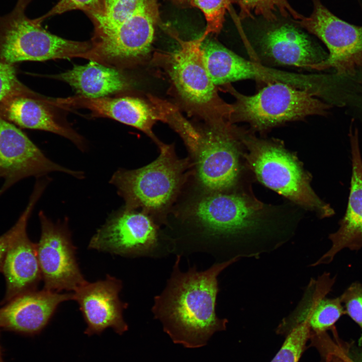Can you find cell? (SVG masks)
I'll return each mask as SVG.
<instances>
[{"instance_id": "obj_12", "label": "cell", "mask_w": 362, "mask_h": 362, "mask_svg": "<svg viewBox=\"0 0 362 362\" xmlns=\"http://www.w3.org/2000/svg\"><path fill=\"white\" fill-rule=\"evenodd\" d=\"M156 226L144 213L124 208L112 214L90 239L88 248L120 255H137L152 249Z\"/></svg>"}, {"instance_id": "obj_8", "label": "cell", "mask_w": 362, "mask_h": 362, "mask_svg": "<svg viewBox=\"0 0 362 362\" xmlns=\"http://www.w3.org/2000/svg\"><path fill=\"white\" fill-rule=\"evenodd\" d=\"M277 21L269 22L257 32L254 46L248 49L251 60L269 67L290 66L314 70L326 59L328 53L299 25L294 21Z\"/></svg>"}, {"instance_id": "obj_5", "label": "cell", "mask_w": 362, "mask_h": 362, "mask_svg": "<svg viewBox=\"0 0 362 362\" xmlns=\"http://www.w3.org/2000/svg\"><path fill=\"white\" fill-rule=\"evenodd\" d=\"M160 154L141 168L116 171L110 179L125 202V209L146 211L163 209L172 201L183 181L186 161L178 159L172 148L160 145Z\"/></svg>"}, {"instance_id": "obj_24", "label": "cell", "mask_w": 362, "mask_h": 362, "mask_svg": "<svg viewBox=\"0 0 362 362\" xmlns=\"http://www.w3.org/2000/svg\"><path fill=\"white\" fill-rule=\"evenodd\" d=\"M147 0H103L102 12L91 16L95 31L100 32L113 28L131 15Z\"/></svg>"}, {"instance_id": "obj_11", "label": "cell", "mask_w": 362, "mask_h": 362, "mask_svg": "<svg viewBox=\"0 0 362 362\" xmlns=\"http://www.w3.org/2000/svg\"><path fill=\"white\" fill-rule=\"evenodd\" d=\"M53 171L77 178L83 176L81 171L68 169L50 160L23 132L0 116V178L4 179L0 196L24 178L39 177Z\"/></svg>"}, {"instance_id": "obj_16", "label": "cell", "mask_w": 362, "mask_h": 362, "mask_svg": "<svg viewBox=\"0 0 362 362\" xmlns=\"http://www.w3.org/2000/svg\"><path fill=\"white\" fill-rule=\"evenodd\" d=\"M73 300V294L45 289L29 291L10 300L0 308V328L34 335L47 325L58 305Z\"/></svg>"}, {"instance_id": "obj_13", "label": "cell", "mask_w": 362, "mask_h": 362, "mask_svg": "<svg viewBox=\"0 0 362 362\" xmlns=\"http://www.w3.org/2000/svg\"><path fill=\"white\" fill-rule=\"evenodd\" d=\"M121 288L120 280L108 275L104 280L86 282L74 291L73 300L78 303L87 324L84 334H100L108 328L119 335L128 330L123 317L127 305L119 298Z\"/></svg>"}, {"instance_id": "obj_7", "label": "cell", "mask_w": 362, "mask_h": 362, "mask_svg": "<svg viewBox=\"0 0 362 362\" xmlns=\"http://www.w3.org/2000/svg\"><path fill=\"white\" fill-rule=\"evenodd\" d=\"M154 34L148 1L117 26L95 32L84 58L118 68L149 52Z\"/></svg>"}, {"instance_id": "obj_18", "label": "cell", "mask_w": 362, "mask_h": 362, "mask_svg": "<svg viewBox=\"0 0 362 362\" xmlns=\"http://www.w3.org/2000/svg\"><path fill=\"white\" fill-rule=\"evenodd\" d=\"M201 39L185 42L171 56L170 77L180 95L197 105L209 102L215 95V85L204 64Z\"/></svg>"}, {"instance_id": "obj_2", "label": "cell", "mask_w": 362, "mask_h": 362, "mask_svg": "<svg viewBox=\"0 0 362 362\" xmlns=\"http://www.w3.org/2000/svg\"><path fill=\"white\" fill-rule=\"evenodd\" d=\"M240 139L245 149L242 154L261 183L298 205L315 211L321 218L334 214L333 208L314 192L309 174L282 141L257 138L250 131L243 129Z\"/></svg>"}, {"instance_id": "obj_14", "label": "cell", "mask_w": 362, "mask_h": 362, "mask_svg": "<svg viewBox=\"0 0 362 362\" xmlns=\"http://www.w3.org/2000/svg\"><path fill=\"white\" fill-rule=\"evenodd\" d=\"M335 278L325 273L317 279H311L302 299L296 308L284 318L277 331L288 334L297 325L308 323L311 332L318 334L332 327L345 314L340 297L330 298L327 295L331 291Z\"/></svg>"}, {"instance_id": "obj_32", "label": "cell", "mask_w": 362, "mask_h": 362, "mask_svg": "<svg viewBox=\"0 0 362 362\" xmlns=\"http://www.w3.org/2000/svg\"><path fill=\"white\" fill-rule=\"evenodd\" d=\"M360 362H362V358H361V360H360Z\"/></svg>"}, {"instance_id": "obj_6", "label": "cell", "mask_w": 362, "mask_h": 362, "mask_svg": "<svg viewBox=\"0 0 362 362\" xmlns=\"http://www.w3.org/2000/svg\"><path fill=\"white\" fill-rule=\"evenodd\" d=\"M309 17L295 22L317 36L328 50L326 60L314 70L332 68L339 76H353L362 69V26L350 24L336 17L320 0H312Z\"/></svg>"}, {"instance_id": "obj_26", "label": "cell", "mask_w": 362, "mask_h": 362, "mask_svg": "<svg viewBox=\"0 0 362 362\" xmlns=\"http://www.w3.org/2000/svg\"><path fill=\"white\" fill-rule=\"evenodd\" d=\"M35 188L26 208L17 222L0 236V266H2L7 252L14 240L24 229L26 228L28 220L35 205L43 192L39 187Z\"/></svg>"}, {"instance_id": "obj_29", "label": "cell", "mask_w": 362, "mask_h": 362, "mask_svg": "<svg viewBox=\"0 0 362 362\" xmlns=\"http://www.w3.org/2000/svg\"><path fill=\"white\" fill-rule=\"evenodd\" d=\"M103 9V0H60L51 10L38 18L42 22L45 19L74 10L83 11L90 16L101 13Z\"/></svg>"}, {"instance_id": "obj_22", "label": "cell", "mask_w": 362, "mask_h": 362, "mask_svg": "<svg viewBox=\"0 0 362 362\" xmlns=\"http://www.w3.org/2000/svg\"><path fill=\"white\" fill-rule=\"evenodd\" d=\"M52 78L70 85L77 95L89 98L108 97L126 90L129 83L120 69L90 61L76 65Z\"/></svg>"}, {"instance_id": "obj_9", "label": "cell", "mask_w": 362, "mask_h": 362, "mask_svg": "<svg viewBox=\"0 0 362 362\" xmlns=\"http://www.w3.org/2000/svg\"><path fill=\"white\" fill-rule=\"evenodd\" d=\"M240 129L225 123L200 134L196 152L198 177L205 189L223 192L236 183L240 171Z\"/></svg>"}, {"instance_id": "obj_28", "label": "cell", "mask_w": 362, "mask_h": 362, "mask_svg": "<svg viewBox=\"0 0 362 362\" xmlns=\"http://www.w3.org/2000/svg\"><path fill=\"white\" fill-rule=\"evenodd\" d=\"M339 297L345 314L359 325L362 331V283H352ZM358 342L361 345L362 333Z\"/></svg>"}, {"instance_id": "obj_27", "label": "cell", "mask_w": 362, "mask_h": 362, "mask_svg": "<svg viewBox=\"0 0 362 362\" xmlns=\"http://www.w3.org/2000/svg\"><path fill=\"white\" fill-rule=\"evenodd\" d=\"M192 1L204 13L209 29L215 32L221 29L226 10L233 2V0Z\"/></svg>"}, {"instance_id": "obj_30", "label": "cell", "mask_w": 362, "mask_h": 362, "mask_svg": "<svg viewBox=\"0 0 362 362\" xmlns=\"http://www.w3.org/2000/svg\"><path fill=\"white\" fill-rule=\"evenodd\" d=\"M11 64L0 60V106L16 94L24 93Z\"/></svg>"}, {"instance_id": "obj_10", "label": "cell", "mask_w": 362, "mask_h": 362, "mask_svg": "<svg viewBox=\"0 0 362 362\" xmlns=\"http://www.w3.org/2000/svg\"><path fill=\"white\" fill-rule=\"evenodd\" d=\"M39 217L41 234L36 248L44 289L74 291L86 281L78 267L67 226L53 223L42 212Z\"/></svg>"}, {"instance_id": "obj_31", "label": "cell", "mask_w": 362, "mask_h": 362, "mask_svg": "<svg viewBox=\"0 0 362 362\" xmlns=\"http://www.w3.org/2000/svg\"><path fill=\"white\" fill-rule=\"evenodd\" d=\"M0 362H5L3 357V353L2 351V348L0 345Z\"/></svg>"}, {"instance_id": "obj_1", "label": "cell", "mask_w": 362, "mask_h": 362, "mask_svg": "<svg viewBox=\"0 0 362 362\" xmlns=\"http://www.w3.org/2000/svg\"><path fill=\"white\" fill-rule=\"evenodd\" d=\"M234 257L198 272L178 269L179 257L163 292L155 298V317L172 341L189 348L206 345L216 332L224 330L228 321L215 312L219 291L217 278L226 268L237 261Z\"/></svg>"}, {"instance_id": "obj_23", "label": "cell", "mask_w": 362, "mask_h": 362, "mask_svg": "<svg viewBox=\"0 0 362 362\" xmlns=\"http://www.w3.org/2000/svg\"><path fill=\"white\" fill-rule=\"evenodd\" d=\"M240 7V18L260 16L268 22L277 20L279 14L293 21L300 20L303 16L295 11L288 0H238Z\"/></svg>"}, {"instance_id": "obj_15", "label": "cell", "mask_w": 362, "mask_h": 362, "mask_svg": "<svg viewBox=\"0 0 362 362\" xmlns=\"http://www.w3.org/2000/svg\"><path fill=\"white\" fill-rule=\"evenodd\" d=\"M352 161V175L347 207L339 227L329 234L331 246L311 266L328 264L341 250L362 248V157L356 129L349 134Z\"/></svg>"}, {"instance_id": "obj_17", "label": "cell", "mask_w": 362, "mask_h": 362, "mask_svg": "<svg viewBox=\"0 0 362 362\" xmlns=\"http://www.w3.org/2000/svg\"><path fill=\"white\" fill-rule=\"evenodd\" d=\"M52 106L62 109H85L95 117L109 118L129 125L154 138L152 127L156 119L153 111L143 100L135 97L89 98L77 95L50 99Z\"/></svg>"}, {"instance_id": "obj_3", "label": "cell", "mask_w": 362, "mask_h": 362, "mask_svg": "<svg viewBox=\"0 0 362 362\" xmlns=\"http://www.w3.org/2000/svg\"><path fill=\"white\" fill-rule=\"evenodd\" d=\"M226 88L235 99L231 105L229 121L247 123L252 131L263 133L288 122L325 116L330 108L318 99L315 93L281 82L267 84L250 96L240 93L230 85Z\"/></svg>"}, {"instance_id": "obj_20", "label": "cell", "mask_w": 362, "mask_h": 362, "mask_svg": "<svg viewBox=\"0 0 362 362\" xmlns=\"http://www.w3.org/2000/svg\"><path fill=\"white\" fill-rule=\"evenodd\" d=\"M200 49L205 68L215 85L244 79H253L258 83L266 77L264 66L244 59L215 41H201Z\"/></svg>"}, {"instance_id": "obj_19", "label": "cell", "mask_w": 362, "mask_h": 362, "mask_svg": "<svg viewBox=\"0 0 362 362\" xmlns=\"http://www.w3.org/2000/svg\"><path fill=\"white\" fill-rule=\"evenodd\" d=\"M22 93L14 95L0 106V116L25 129L43 130L67 138L84 150L83 138L58 119L45 99Z\"/></svg>"}, {"instance_id": "obj_25", "label": "cell", "mask_w": 362, "mask_h": 362, "mask_svg": "<svg viewBox=\"0 0 362 362\" xmlns=\"http://www.w3.org/2000/svg\"><path fill=\"white\" fill-rule=\"evenodd\" d=\"M310 335L308 323H302L294 327L270 362H298Z\"/></svg>"}, {"instance_id": "obj_4", "label": "cell", "mask_w": 362, "mask_h": 362, "mask_svg": "<svg viewBox=\"0 0 362 362\" xmlns=\"http://www.w3.org/2000/svg\"><path fill=\"white\" fill-rule=\"evenodd\" d=\"M31 0H18L12 12L0 17V60L11 64L23 61L83 58L90 41H76L51 34L38 19L25 11Z\"/></svg>"}, {"instance_id": "obj_21", "label": "cell", "mask_w": 362, "mask_h": 362, "mask_svg": "<svg viewBox=\"0 0 362 362\" xmlns=\"http://www.w3.org/2000/svg\"><path fill=\"white\" fill-rule=\"evenodd\" d=\"M2 267L7 282V300L31 291L39 282L41 274L36 244L29 239L26 228L12 243Z\"/></svg>"}]
</instances>
